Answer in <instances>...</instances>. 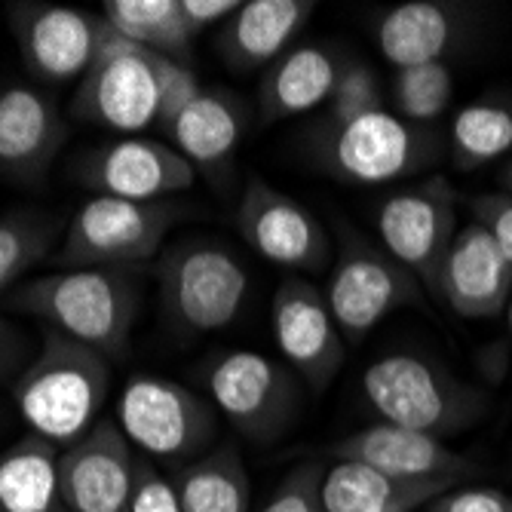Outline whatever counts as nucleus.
<instances>
[{"label": "nucleus", "mask_w": 512, "mask_h": 512, "mask_svg": "<svg viewBox=\"0 0 512 512\" xmlns=\"http://www.w3.org/2000/svg\"><path fill=\"white\" fill-rule=\"evenodd\" d=\"M10 307L40 319L108 362L123 359L142 307L138 270L126 267H74L31 276L10 292Z\"/></svg>", "instance_id": "obj_1"}, {"label": "nucleus", "mask_w": 512, "mask_h": 512, "mask_svg": "<svg viewBox=\"0 0 512 512\" xmlns=\"http://www.w3.org/2000/svg\"><path fill=\"white\" fill-rule=\"evenodd\" d=\"M111 390V362L59 332H43L40 350L13 381V402L28 433L59 448L99 424Z\"/></svg>", "instance_id": "obj_2"}, {"label": "nucleus", "mask_w": 512, "mask_h": 512, "mask_svg": "<svg viewBox=\"0 0 512 512\" xmlns=\"http://www.w3.org/2000/svg\"><path fill=\"white\" fill-rule=\"evenodd\" d=\"M362 393L381 421L442 442L470 430L488 411V396L479 387L421 353H390L371 362L362 375Z\"/></svg>", "instance_id": "obj_3"}, {"label": "nucleus", "mask_w": 512, "mask_h": 512, "mask_svg": "<svg viewBox=\"0 0 512 512\" xmlns=\"http://www.w3.org/2000/svg\"><path fill=\"white\" fill-rule=\"evenodd\" d=\"M157 289L163 310L178 329L191 335L224 332L249 298L243 261L203 240H184L157 258Z\"/></svg>", "instance_id": "obj_4"}, {"label": "nucleus", "mask_w": 512, "mask_h": 512, "mask_svg": "<svg viewBox=\"0 0 512 512\" xmlns=\"http://www.w3.org/2000/svg\"><path fill=\"white\" fill-rule=\"evenodd\" d=\"M117 427L129 445L151 460L194 463L212 451L218 411L178 381L160 375H135L117 402Z\"/></svg>", "instance_id": "obj_5"}, {"label": "nucleus", "mask_w": 512, "mask_h": 512, "mask_svg": "<svg viewBox=\"0 0 512 512\" xmlns=\"http://www.w3.org/2000/svg\"><path fill=\"white\" fill-rule=\"evenodd\" d=\"M181 218L172 200L163 203H132L120 197H89L68 221L56 264L74 267H126L160 258L169 230Z\"/></svg>", "instance_id": "obj_6"}, {"label": "nucleus", "mask_w": 512, "mask_h": 512, "mask_svg": "<svg viewBox=\"0 0 512 512\" xmlns=\"http://www.w3.org/2000/svg\"><path fill=\"white\" fill-rule=\"evenodd\" d=\"M322 160L350 184H390L427 169L442 142L430 126H414L393 108H368L350 120L322 126Z\"/></svg>", "instance_id": "obj_7"}, {"label": "nucleus", "mask_w": 512, "mask_h": 512, "mask_svg": "<svg viewBox=\"0 0 512 512\" xmlns=\"http://www.w3.org/2000/svg\"><path fill=\"white\" fill-rule=\"evenodd\" d=\"M160 68L163 56L142 50L108 25L71 108L80 120L120 132V138L145 132L157 126L160 114Z\"/></svg>", "instance_id": "obj_8"}, {"label": "nucleus", "mask_w": 512, "mask_h": 512, "mask_svg": "<svg viewBox=\"0 0 512 512\" xmlns=\"http://www.w3.org/2000/svg\"><path fill=\"white\" fill-rule=\"evenodd\" d=\"M209 402L249 442H276L301 414V384L292 371L258 350H230L206 371Z\"/></svg>", "instance_id": "obj_9"}, {"label": "nucleus", "mask_w": 512, "mask_h": 512, "mask_svg": "<svg viewBox=\"0 0 512 512\" xmlns=\"http://www.w3.org/2000/svg\"><path fill=\"white\" fill-rule=\"evenodd\" d=\"M417 286L421 283L399 261L350 230L322 295L341 335L347 341H362L390 313L421 298Z\"/></svg>", "instance_id": "obj_10"}, {"label": "nucleus", "mask_w": 512, "mask_h": 512, "mask_svg": "<svg viewBox=\"0 0 512 512\" xmlns=\"http://www.w3.org/2000/svg\"><path fill=\"white\" fill-rule=\"evenodd\" d=\"M457 230V191L445 178L402 188L378 206L381 249L433 295Z\"/></svg>", "instance_id": "obj_11"}, {"label": "nucleus", "mask_w": 512, "mask_h": 512, "mask_svg": "<svg viewBox=\"0 0 512 512\" xmlns=\"http://www.w3.org/2000/svg\"><path fill=\"white\" fill-rule=\"evenodd\" d=\"M10 31L28 71L43 83L83 80L99 56L108 22L80 7L25 0L10 4Z\"/></svg>", "instance_id": "obj_12"}, {"label": "nucleus", "mask_w": 512, "mask_h": 512, "mask_svg": "<svg viewBox=\"0 0 512 512\" xmlns=\"http://www.w3.org/2000/svg\"><path fill=\"white\" fill-rule=\"evenodd\" d=\"M74 175L96 197H120L132 203H163L188 191L197 169L169 142L145 135H126L96 151H86Z\"/></svg>", "instance_id": "obj_13"}, {"label": "nucleus", "mask_w": 512, "mask_h": 512, "mask_svg": "<svg viewBox=\"0 0 512 512\" xmlns=\"http://www.w3.org/2000/svg\"><path fill=\"white\" fill-rule=\"evenodd\" d=\"M237 230L258 258L295 273H316L332 258L329 234L316 215L258 175L246 181Z\"/></svg>", "instance_id": "obj_14"}, {"label": "nucleus", "mask_w": 512, "mask_h": 512, "mask_svg": "<svg viewBox=\"0 0 512 512\" xmlns=\"http://www.w3.org/2000/svg\"><path fill=\"white\" fill-rule=\"evenodd\" d=\"M273 341L310 390H325L344 365V335L322 289L304 276H286L270 304Z\"/></svg>", "instance_id": "obj_15"}, {"label": "nucleus", "mask_w": 512, "mask_h": 512, "mask_svg": "<svg viewBox=\"0 0 512 512\" xmlns=\"http://www.w3.org/2000/svg\"><path fill=\"white\" fill-rule=\"evenodd\" d=\"M138 451L111 417L59 454V476L71 512H129Z\"/></svg>", "instance_id": "obj_16"}, {"label": "nucleus", "mask_w": 512, "mask_h": 512, "mask_svg": "<svg viewBox=\"0 0 512 512\" xmlns=\"http://www.w3.org/2000/svg\"><path fill=\"white\" fill-rule=\"evenodd\" d=\"M68 142V123L53 99L25 83L0 89V175L37 188Z\"/></svg>", "instance_id": "obj_17"}, {"label": "nucleus", "mask_w": 512, "mask_h": 512, "mask_svg": "<svg viewBox=\"0 0 512 512\" xmlns=\"http://www.w3.org/2000/svg\"><path fill=\"white\" fill-rule=\"evenodd\" d=\"M436 295L463 319H491L506 310L512 298V264L482 224L470 221L454 234Z\"/></svg>", "instance_id": "obj_18"}, {"label": "nucleus", "mask_w": 512, "mask_h": 512, "mask_svg": "<svg viewBox=\"0 0 512 512\" xmlns=\"http://www.w3.org/2000/svg\"><path fill=\"white\" fill-rule=\"evenodd\" d=\"M338 460H356L402 482H457L470 473V460L436 436L396 424H371L335 445Z\"/></svg>", "instance_id": "obj_19"}, {"label": "nucleus", "mask_w": 512, "mask_h": 512, "mask_svg": "<svg viewBox=\"0 0 512 512\" xmlns=\"http://www.w3.org/2000/svg\"><path fill=\"white\" fill-rule=\"evenodd\" d=\"M313 10V0H243L240 10L218 28L215 50L237 74L270 68L292 50Z\"/></svg>", "instance_id": "obj_20"}, {"label": "nucleus", "mask_w": 512, "mask_h": 512, "mask_svg": "<svg viewBox=\"0 0 512 512\" xmlns=\"http://www.w3.org/2000/svg\"><path fill=\"white\" fill-rule=\"evenodd\" d=\"M347 62L350 59L338 56L329 46H292L264 71L258 83L261 123H283L329 105Z\"/></svg>", "instance_id": "obj_21"}, {"label": "nucleus", "mask_w": 512, "mask_h": 512, "mask_svg": "<svg viewBox=\"0 0 512 512\" xmlns=\"http://www.w3.org/2000/svg\"><path fill=\"white\" fill-rule=\"evenodd\" d=\"M463 25H467V7L448 4V0H408L378 19L375 40L381 56L402 71L445 62L463 34Z\"/></svg>", "instance_id": "obj_22"}, {"label": "nucleus", "mask_w": 512, "mask_h": 512, "mask_svg": "<svg viewBox=\"0 0 512 512\" xmlns=\"http://www.w3.org/2000/svg\"><path fill=\"white\" fill-rule=\"evenodd\" d=\"M166 135L197 172H218L234 160L246 135V105L224 89H203Z\"/></svg>", "instance_id": "obj_23"}, {"label": "nucleus", "mask_w": 512, "mask_h": 512, "mask_svg": "<svg viewBox=\"0 0 512 512\" xmlns=\"http://www.w3.org/2000/svg\"><path fill=\"white\" fill-rule=\"evenodd\" d=\"M451 482H402L356 460H338L322 473L325 512H414L445 494Z\"/></svg>", "instance_id": "obj_24"}, {"label": "nucleus", "mask_w": 512, "mask_h": 512, "mask_svg": "<svg viewBox=\"0 0 512 512\" xmlns=\"http://www.w3.org/2000/svg\"><path fill=\"white\" fill-rule=\"evenodd\" d=\"M62 448L34 433L0 454V512H71L59 476Z\"/></svg>", "instance_id": "obj_25"}, {"label": "nucleus", "mask_w": 512, "mask_h": 512, "mask_svg": "<svg viewBox=\"0 0 512 512\" xmlns=\"http://www.w3.org/2000/svg\"><path fill=\"white\" fill-rule=\"evenodd\" d=\"M102 19L142 50L188 62L197 34L184 19L181 0H105Z\"/></svg>", "instance_id": "obj_26"}, {"label": "nucleus", "mask_w": 512, "mask_h": 512, "mask_svg": "<svg viewBox=\"0 0 512 512\" xmlns=\"http://www.w3.org/2000/svg\"><path fill=\"white\" fill-rule=\"evenodd\" d=\"M181 512H249L252 482L249 470L234 445L212 448L188 463L178 479Z\"/></svg>", "instance_id": "obj_27"}, {"label": "nucleus", "mask_w": 512, "mask_h": 512, "mask_svg": "<svg viewBox=\"0 0 512 512\" xmlns=\"http://www.w3.org/2000/svg\"><path fill=\"white\" fill-rule=\"evenodd\" d=\"M448 148L460 172L482 169L512 154V92H488L463 105L451 120Z\"/></svg>", "instance_id": "obj_28"}, {"label": "nucleus", "mask_w": 512, "mask_h": 512, "mask_svg": "<svg viewBox=\"0 0 512 512\" xmlns=\"http://www.w3.org/2000/svg\"><path fill=\"white\" fill-rule=\"evenodd\" d=\"M65 227L50 212H10L0 215V295L22 286V276L53 252Z\"/></svg>", "instance_id": "obj_29"}, {"label": "nucleus", "mask_w": 512, "mask_h": 512, "mask_svg": "<svg viewBox=\"0 0 512 512\" xmlns=\"http://www.w3.org/2000/svg\"><path fill=\"white\" fill-rule=\"evenodd\" d=\"M451 96L454 77L445 62L402 68L393 77V111L414 126L436 123L451 108Z\"/></svg>", "instance_id": "obj_30"}, {"label": "nucleus", "mask_w": 512, "mask_h": 512, "mask_svg": "<svg viewBox=\"0 0 512 512\" xmlns=\"http://www.w3.org/2000/svg\"><path fill=\"white\" fill-rule=\"evenodd\" d=\"M387 105L384 102V92H381V80L378 74L371 71L365 62H356L350 59L338 86H335V96L332 102L325 105L329 108V117H325V123H341V120H350L368 108H381Z\"/></svg>", "instance_id": "obj_31"}, {"label": "nucleus", "mask_w": 512, "mask_h": 512, "mask_svg": "<svg viewBox=\"0 0 512 512\" xmlns=\"http://www.w3.org/2000/svg\"><path fill=\"white\" fill-rule=\"evenodd\" d=\"M322 473L316 463H301L276 485L261 512H325L322 506Z\"/></svg>", "instance_id": "obj_32"}, {"label": "nucleus", "mask_w": 512, "mask_h": 512, "mask_svg": "<svg viewBox=\"0 0 512 512\" xmlns=\"http://www.w3.org/2000/svg\"><path fill=\"white\" fill-rule=\"evenodd\" d=\"M203 92V83L191 62H175L163 59L160 68V114H157V129L169 132V126L178 120V114L188 108Z\"/></svg>", "instance_id": "obj_33"}, {"label": "nucleus", "mask_w": 512, "mask_h": 512, "mask_svg": "<svg viewBox=\"0 0 512 512\" xmlns=\"http://www.w3.org/2000/svg\"><path fill=\"white\" fill-rule=\"evenodd\" d=\"M129 512H181L178 488L166 479L157 463L145 454L135 457V479L129 494Z\"/></svg>", "instance_id": "obj_34"}, {"label": "nucleus", "mask_w": 512, "mask_h": 512, "mask_svg": "<svg viewBox=\"0 0 512 512\" xmlns=\"http://www.w3.org/2000/svg\"><path fill=\"white\" fill-rule=\"evenodd\" d=\"M473 221L482 224L512 264V194H482L473 200Z\"/></svg>", "instance_id": "obj_35"}, {"label": "nucleus", "mask_w": 512, "mask_h": 512, "mask_svg": "<svg viewBox=\"0 0 512 512\" xmlns=\"http://www.w3.org/2000/svg\"><path fill=\"white\" fill-rule=\"evenodd\" d=\"M427 512H512V497L497 488L445 491L427 503Z\"/></svg>", "instance_id": "obj_36"}, {"label": "nucleus", "mask_w": 512, "mask_h": 512, "mask_svg": "<svg viewBox=\"0 0 512 512\" xmlns=\"http://www.w3.org/2000/svg\"><path fill=\"white\" fill-rule=\"evenodd\" d=\"M28 341L7 316H0V381H16L28 365Z\"/></svg>", "instance_id": "obj_37"}, {"label": "nucleus", "mask_w": 512, "mask_h": 512, "mask_svg": "<svg viewBox=\"0 0 512 512\" xmlns=\"http://www.w3.org/2000/svg\"><path fill=\"white\" fill-rule=\"evenodd\" d=\"M243 0H181L184 19H188L194 34L209 31L212 25H224L240 10Z\"/></svg>", "instance_id": "obj_38"}, {"label": "nucleus", "mask_w": 512, "mask_h": 512, "mask_svg": "<svg viewBox=\"0 0 512 512\" xmlns=\"http://www.w3.org/2000/svg\"><path fill=\"white\" fill-rule=\"evenodd\" d=\"M503 181H506V194H512V157H509V166L503 172Z\"/></svg>", "instance_id": "obj_39"}, {"label": "nucleus", "mask_w": 512, "mask_h": 512, "mask_svg": "<svg viewBox=\"0 0 512 512\" xmlns=\"http://www.w3.org/2000/svg\"><path fill=\"white\" fill-rule=\"evenodd\" d=\"M506 325H509V332H512V301L506 304Z\"/></svg>", "instance_id": "obj_40"}]
</instances>
